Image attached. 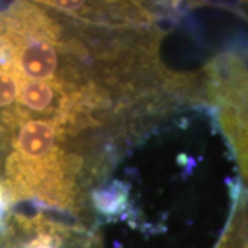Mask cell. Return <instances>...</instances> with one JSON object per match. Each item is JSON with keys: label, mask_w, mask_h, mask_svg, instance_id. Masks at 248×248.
Returning a JSON list of instances; mask_svg holds the SVG:
<instances>
[{"label": "cell", "mask_w": 248, "mask_h": 248, "mask_svg": "<svg viewBox=\"0 0 248 248\" xmlns=\"http://www.w3.org/2000/svg\"><path fill=\"white\" fill-rule=\"evenodd\" d=\"M205 108L248 184V57L246 48L226 51L205 66L202 78Z\"/></svg>", "instance_id": "cell-1"}, {"label": "cell", "mask_w": 248, "mask_h": 248, "mask_svg": "<svg viewBox=\"0 0 248 248\" xmlns=\"http://www.w3.org/2000/svg\"><path fill=\"white\" fill-rule=\"evenodd\" d=\"M0 248H104L98 229L37 210L11 208L0 223Z\"/></svg>", "instance_id": "cell-2"}, {"label": "cell", "mask_w": 248, "mask_h": 248, "mask_svg": "<svg viewBox=\"0 0 248 248\" xmlns=\"http://www.w3.org/2000/svg\"><path fill=\"white\" fill-rule=\"evenodd\" d=\"M63 14L89 19L91 22H125L127 18L134 17L128 10L117 6L123 0H35Z\"/></svg>", "instance_id": "cell-3"}, {"label": "cell", "mask_w": 248, "mask_h": 248, "mask_svg": "<svg viewBox=\"0 0 248 248\" xmlns=\"http://www.w3.org/2000/svg\"><path fill=\"white\" fill-rule=\"evenodd\" d=\"M214 248H248V186H232V207L219 239Z\"/></svg>", "instance_id": "cell-4"}, {"label": "cell", "mask_w": 248, "mask_h": 248, "mask_svg": "<svg viewBox=\"0 0 248 248\" xmlns=\"http://www.w3.org/2000/svg\"><path fill=\"white\" fill-rule=\"evenodd\" d=\"M11 208H13V204L10 202L9 196L3 187H0V223L4 221V218L7 217Z\"/></svg>", "instance_id": "cell-5"}]
</instances>
